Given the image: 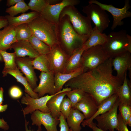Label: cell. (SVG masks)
I'll list each match as a JSON object with an SVG mask.
<instances>
[{
  "label": "cell",
  "instance_id": "obj_23",
  "mask_svg": "<svg viewBox=\"0 0 131 131\" xmlns=\"http://www.w3.org/2000/svg\"><path fill=\"white\" fill-rule=\"evenodd\" d=\"M118 98L117 94H115L103 100L99 105L98 109L94 115L89 119L83 120L82 125L84 127L88 126L96 117L109 110L113 107Z\"/></svg>",
  "mask_w": 131,
  "mask_h": 131
},
{
  "label": "cell",
  "instance_id": "obj_4",
  "mask_svg": "<svg viewBox=\"0 0 131 131\" xmlns=\"http://www.w3.org/2000/svg\"><path fill=\"white\" fill-rule=\"evenodd\" d=\"M28 24L32 35L51 48L59 44L57 35V26L40 15Z\"/></svg>",
  "mask_w": 131,
  "mask_h": 131
},
{
  "label": "cell",
  "instance_id": "obj_47",
  "mask_svg": "<svg viewBox=\"0 0 131 131\" xmlns=\"http://www.w3.org/2000/svg\"><path fill=\"white\" fill-rule=\"evenodd\" d=\"M8 107L7 104L4 105H0V113L5 111L7 109Z\"/></svg>",
  "mask_w": 131,
  "mask_h": 131
},
{
  "label": "cell",
  "instance_id": "obj_1",
  "mask_svg": "<svg viewBox=\"0 0 131 131\" xmlns=\"http://www.w3.org/2000/svg\"><path fill=\"white\" fill-rule=\"evenodd\" d=\"M111 58L96 68L84 72L68 81L66 87L82 90L92 96L99 105L116 94L123 82L113 74Z\"/></svg>",
  "mask_w": 131,
  "mask_h": 131
},
{
  "label": "cell",
  "instance_id": "obj_6",
  "mask_svg": "<svg viewBox=\"0 0 131 131\" xmlns=\"http://www.w3.org/2000/svg\"><path fill=\"white\" fill-rule=\"evenodd\" d=\"M70 90V88L66 87L55 94L47 95L37 98L31 97L29 95L25 93L21 100V103L27 105L26 107L22 109L24 115L29 113L32 114L35 110H38L42 112L50 113V111L46 104L48 101L55 95L60 93L67 92Z\"/></svg>",
  "mask_w": 131,
  "mask_h": 131
},
{
  "label": "cell",
  "instance_id": "obj_34",
  "mask_svg": "<svg viewBox=\"0 0 131 131\" xmlns=\"http://www.w3.org/2000/svg\"><path fill=\"white\" fill-rule=\"evenodd\" d=\"M0 52L2 56L4 63L3 69H14L17 67L16 62V56L14 52L9 53L0 50Z\"/></svg>",
  "mask_w": 131,
  "mask_h": 131
},
{
  "label": "cell",
  "instance_id": "obj_49",
  "mask_svg": "<svg viewBox=\"0 0 131 131\" xmlns=\"http://www.w3.org/2000/svg\"><path fill=\"white\" fill-rule=\"evenodd\" d=\"M0 61L1 62L3 61V58L2 55L0 52Z\"/></svg>",
  "mask_w": 131,
  "mask_h": 131
},
{
  "label": "cell",
  "instance_id": "obj_31",
  "mask_svg": "<svg viewBox=\"0 0 131 131\" xmlns=\"http://www.w3.org/2000/svg\"><path fill=\"white\" fill-rule=\"evenodd\" d=\"M15 30L17 41H28L32 35L31 30L27 23L22 24L15 26Z\"/></svg>",
  "mask_w": 131,
  "mask_h": 131
},
{
  "label": "cell",
  "instance_id": "obj_30",
  "mask_svg": "<svg viewBox=\"0 0 131 131\" xmlns=\"http://www.w3.org/2000/svg\"><path fill=\"white\" fill-rule=\"evenodd\" d=\"M61 1L59 0H30L27 5L30 9L40 14L47 4L53 5Z\"/></svg>",
  "mask_w": 131,
  "mask_h": 131
},
{
  "label": "cell",
  "instance_id": "obj_11",
  "mask_svg": "<svg viewBox=\"0 0 131 131\" xmlns=\"http://www.w3.org/2000/svg\"><path fill=\"white\" fill-rule=\"evenodd\" d=\"M47 55L50 71L54 74L58 73H62L69 56L59 44L51 48L50 52Z\"/></svg>",
  "mask_w": 131,
  "mask_h": 131
},
{
  "label": "cell",
  "instance_id": "obj_2",
  "mask_svg": "<svg viewBox=\"0 0 131 131\" xmlns=\"http://www.w3.org/2000/svg\"><path fill=\"white\" fill-rule=\"evenodd\" d=\"M57 32L59 45L69 56L76 49L81 47L89 37L78 34L66 16L59 21Z\"/></svg>",
  "mask_w": 131,
  "mask_h": 131
},
{
  "label": "cell",
  "instance_id": "obj_44",
  "mask_svg": "<svg viewBox=\"0 0 131 131\" xmlns=\"http://www.w3.org/2000/svg\"><path fill=\"white\" fill-rule=\"evenodd\" d=\"M21 0H7L6 5L8 7L14 5Z\"/></svg>",
  "mask_w": 131,
  "mask_h": 131
},
{
  "label": "cell",
  "instance_id": "obj_3",
  "mask_svg": "<svg viewBox=\"0 0 131 131\" xmlns=\"http://www.w3.org/2000/svg\"><path fill=\"white\" fill-rule=\"evenodd\" d=\"M102 46L112 58L127 52L131 53V36L125 30L112 32L107 35V41Z\"/></svg>",
  "mask_w": 131,
  "mask_h": 131
},
{
  "label": "cell",
  "instance_id": "obj_28",
  "mask_svg": "<svg viewBox=\"0 0 131 131\" xmlns=\"http://www.w3.org/2000/svg\"><path fill=\"white\" fill-rule=\"evenodd\" d=\"M127 72L122 85L118 89L117 94L120 102L131 106V85L127 79Z\"/></svg>",
  "mask_w": 131,
  "mask_h": 131
},
{
  "label": "cell",
  "instance_id": "obj_20",
  "mask_svg": "<svg viewBox=\"0 0 131 131\" xmlns=\"http://www.w3.org/2000/svg\"><path fill=\"white\" fill-rule=\"evenodd\" d=\"M15 26L8 25L0 30V50L6 51L10 48L12 45L17 41Z\"/></svg>",
  "mask_w": 131,
  "mask_h": 131
},
{
  "label": "cell",
  "instance_id": "obj_25",
  "mask_svg": "<svg viewBox=\"0 0 131 131\" xmlns=\"http://www.w3.org/2000/svg\"><path fill=\"white\" fill-rule=\"evenodd\" d=\"M66 92L55 95L47 103V106L49 109L50 114L54 118L58 119L60 115L61 105L63 99L66 95Z\"/></svg>",
  "mask_w": 131,
  "mask_h": 131
},
{
  "label": "cell",
  "instance_id": "obj_45",
  "mask_svg": "<svg viewBox=\"0 0 131 131\" xmlns=\"http://www.w3.org/2000/svg\"><path fill=\"white\" fill-rule=\"evenodd\" d=\"M4 90L2 87L0 88V105H2L4 100Z\"/></svg>",
  "mask_w": 131,
  "mask_h": 131
},
{
  "label": "cell",
  "instance_id": "obj_50",
  "mask_svg": "<svg viewBox=\"0 0 131 131\" xmlns=\"http://www.w3.org/2000/svg\"><path fill=\"white\" fill-rule=\"evenodd\" d=\"M69 131H72L71 129H69Z\"/></svg>",
  "mask_w": 131,
  "mask_h": 131
},
{
  "label": "cell",
  "instance_id": "obj_27",
  "mask_svg": "<svg viewBox=\"0 0 131 131\" xmlns=\"http://www.w3.org/2000/svg\"><path fill=\"white\" fill-rule=\"evenodd\" d=\"M85 117L83 114L78 110L72 108L67 118V123L70 129L72 131H81L80 124Z\"/></svg>",
  "mask_w": 131,
  "mask_h": 131
},
{
  "label": "cell",
  "instance_id": "obj_15",
  "mask_svg": "<svg viewBox=\"0 0 131 131\" xmlns=\"http://www.w3.org/2000/svg\"><path fill=\"white\" fill-rule=\"evenodd\" d=\"M33 59L29 57H16L17 66L25 75L28 82L33 90L37 86L38 79L32 64Z\"/></svg>",
  "mask_w": 131,
  "mask_h": 131
},
{
  "label": "cell",
  "instance_id": "obj_21",
  "mask_svg": "<svg viewBox=\"0 0 131 131\" xmlns=\"http://www.w3.org/2000/svg\"><path fill=\"white\" fill-rule=\"evenodd\" d=\"M3 76H6L9 74L13 76L17 81L21 83L24 86L25 93L29 95L31 97L34 98H39L37 93L35 92L25 77L23 76V74L17 67L14 69H3L2 71Z\"/></svg>",
  "mask_w": 131,
  "mask_h": 131
},
{
  "label": "cell",
  "instance_id": "obj_22",
  "mask_svg": "<svg viewBox=\"0 0 131 131\" xmlns=\"http://www.w3.org/2000/svg\"><path fill=\"white\" fill-rule=\"evenodd\" d=\"M84 71L82 66L75 71L68 73H58L54 74L55 86L57 92L61 90L63 86L68 81L79 75Z\"/></svg>",
  "mask_w": 131,
  "mask_h": 131
},
{
  "label": "cell",
  "instance_id": "obj_42",
  "mask_svg": "<svg viewBox=\"0 0 131 131\" xmlns=\"http://www.w3.org/2000/svg\"><path fill=\"white\" fill-rule=\"evenodd\" d=\"M0 128L5 131L8 130L9 129V126L3 118H0Z\"/></svg>",
  "mask_w": 131,
  "mask_h": 131
},
{
  "label": "cell",
  "instance_id": "obj_26",
  "mask_svg": "<svg viewBox=\"0 0 131 131\" xmlns=\"http://www.w3.org/2000/svg\"><path fill=\"white\" fill-rule=\"evenodd\" d=\"M107 39V35L105 33H101L95 26L83 45L86 46V50L93 46L103 45L106 41Z\"/></svg>",
  "mask_w": 131,
  "mask_h": 131
},
{
  "label": "cell",
  "instance_id": "obj_33",
  "mask_svg": "<svg viewBox=\"0 0 131 131\" xmlns=\"http://www.w3.org/2000/svg\"><path fill=\"white\" fill-rule=\"evenodd\" d=\"M30 8L24 0H21L14 5L7 8L5 12L10 16H14L18 14L25 13Z\"/></svg>",
  "mask_w": 131,
  "mask_h": 131
},
{
  "label": "cell",
  "instance_id": "obj_48",
  "mask_svg": "<svg viewBox=\"0 0 131 131\" xmlns=\"http://www.w3.org/2000/svg\"><path fill=\"white\" fill-rule=\"evenodd\" d=\"M127 125H128L129 126L131 127V116H130L128 119Z\"/></svg>",
  "mask_w": 131,
  "mask_h": 131
},
{
  "label": "cell",
  "instance_id": "obj_43",
  "mask_svg": "<svg viewBox=\"0 0 131 131\" xmlns=\"http://www.w3.org/2000/svg\"><path fill=\"white\" fill-rule=\"evenodd\" d=\"M88 126L92 129V131H105L98 127L97 126L96 123H94L93 121L89 124Z\"/></svg>",
  "mask_w": 131,
  "mask_h": 131
},
{
  "label": "cell",
  "instance_id": "obj_39",
  "mask_svg": "<svg viewBox=\"0 0 131 131\" xmlns=\"http://www.w3.org/2000/svg\"><path fill=\"white\" fill-rule=\"evenodd\" d=\"M118 123L115 129L118 131H129L127 125L124 122L120 112L118 114Z\"/></svg>",
  "mask_w": 131,
  "mask_h": 131
},
{
  "label": "cell",
  "instance_id": "obj_37",
  "mask_svg": "<svg viewBox=\"0 0 131 131\" xmlns=\"http://www.w3.org/2000/svg\"><path fill=\"white\" fill-rule=\"evenodd\" d=\"M71 102L68 98L65 97L61 102L60 111L65 119H67L69 115L72 108Z\"/></svg>",
  "mask_w": 131,
  "mask_h": 131
},
{
  "label": "cell",
  "instance_id": "obj_36",
  "mask_svg": "<svg viewBox=\"0 0 131 131\" xmlns=\"http://www.w3.org/2000/svg\"><path fill=\"white\" fill-rule=\"evenodd\" d=\"M118 108L124 122L127 125L128 119L131 116V106L119 102Z\"/></svg>",
  "mask_w": 131,
  "mask_h": 131
},
{
  "label": "cell",
  "instance_id": "obj_24",
  "mask_svg": "<svg viewBox=\"0 0 131 131\" xmlns=\"http://www.w3.org/2000/svg\"><path fill=\"white\" fill-rule=\"evenodd\" d=\"M40 14L36 12L32 11L27 13H23L16 16H12L6 15L5 16L7 19L8 25L16 26L25 23L28 24L35 19Z\"/></svg>",
  "mask_w": 131,
  "mask_h": 131
},
{
  "label": "cell",
  "instance_id": "obj_35",
  "mask_svg": "<svg viewBox=\"0 0 131 131\" xmlns=\"http://www.w3.org/2000/svg\"><path fill=\"white\" fill-rule=\"evenodd\" d=\"M86 94L82 90L79 89H73L66 92V96L70 100L72 108L79 102L84 97Z\"/></svg>",
  "mask_w": 131,
  "mask_h": 131
},
{
  "label": "cell",
  "instance_id": "obj_8",
  "mask_svg": "<svg viewBox=\"0 0 131 131\" xmlns=\"http://www.w3.org/2000/svg\"><path fill=\"white\" fill-rule=\"evenodd\" d=\"M82 58L84 72L96 68L110 58L101 45L93 46L85 50Z\"/></svg>",
  "mask_w": 131,
  "mask_h": 131
},
{
  "label": "cell",
  "instance_id": "obj_10",
  "mask_svg": "<svg viewBox=\"0 0 131 131\" xmlns=\"http://www.w3.org/2000/svg\"><path fill=\"white\" fill-rule=\"evenodd\" d=\"M80 3L79 0H62L56 4H47L40 15L49 21L57 26L60 14L64 8L68 6H74Z\"/></svg>",
  "mask_w": 131,
  "mask_h": 131
},
{
  "label": "cell",
  "instance_id": "obj_29",
  "mask_svg": "<svg viewBox=\"0 0 131 131\" xmlns=\"http://www.w3.org/2000/svg\"><path fill=\"white\" fill-rule=\"evenodd\" d=\"M32 63L34 69L39 70L41 72L46 73L50 72L47 55L39 54L33 59Z\"/></svg>",
  "mask_w": 131,
  "mask_h": 131
},
{
  "label": "cell",
  "instance_id": "obj_16",
  "mask_svg": "<svg viewBox=\"0 0 131 131\" xmlns=\"http://www.w3.org/2000/svg\"><path fill=\"white\" fill-rule=\"evenodd\" d=\"M131 53L127 52L112 58V66L117 73L116 76L123 82L125 73L131 70Z\"/></svg>",
  "mask_w": 131,
  "mask_h": 131
},
{
  "label": "cell",
  "instance_id": "obj_5",
  "mask_svg": "<svg viewBox=\"0 0 131 131\" xmlns=\"http://www.w3.org/2000/svg\"><path fill=\"white\" fill-rule=\"evenodd\" d=\"M66 16L75 31L79 35L89 37L93 28L91 20L87 16L82 15L74 6H68L62 10L59 21Z\"/></svg>",
  "mask_w": 131,
  "mask_h": 131
},
{
  "label": "cell",
  "instance_id": "obj_40",
  "mask_svg": "<svg viewBox=\"0 0 131 131\" xmlns=\"http://www.w3.org/2000/svg\"><path fill=\"white\" fill-rule=\"evenodd\" d=\"M58 119L59 121V127L60 128L59 131H69V127L66 119L61 113Z\"/></svg>",
  "mask_w": 131,
  "mask_h": 131
},
{
  "label": "cell",
  "instance_id": "obj_13",
  "mask_svg": "<svg viewBox=\"0 0 131 131\" xmlns=\"http://www.w3.org/2000/svg\"><path fill=\"white\" fill-rule=\"evenodd\" d=\"M31 114L32 125H35L38 128L41 129V126L42 125L47 131H57V126L59 121L58 119L53 117L50 113H44L37 110Z\"/></svg>",
  "mask_w": 131,
  "mask_h": 131
},
{
  "label": "cell",
  "instance_id": "obj_41",
  "mask_svg": "<svg viewBox=\"0 0 131 131\" xmlns=\"http://www.w3.org/2000/svg\"><path fill=\"white\" fill-rule=\"evenodd\" d=\"M8 25V20L5 16H0V29Z\"/></svg>",
  "mask_w": 131,
  "mask_h": 131
},
{
  "label": "cell",
  "instance_id": "obj_17",
  "mask_svg": "<svg viewBox=\"0 0 131 131\" xmlns=\"http://www.w3.org/2000/svg\"><path fill=\"white\" fill-rule=\"evenodd\" d=\"M98 105L91 95L86 93L84 96L73 108L82 112L86 120L91 118L97 111Z\"/></svg>",
  "mask_w": 131,
  "mask_h": 131
},
{
  "label": "cell",
  "instance_id": "obj_18",
  "mask_svg": "<svg viewBox=\"0 0 131 131\" xmlns=\"http://www.w3.org/2000/svg\"><path fill=\"white\" fill-rule=\"evenodd\" d=\"M11 48L14 50L16 57L27 56L34 59L39 54L28 41H17L12 45Z\"/></svg>",
  "mask_w": 131,
  "mask_h": 131
},
{
  "label": "cell",
  "instance_id": "obj_19",
  "mask_svg": "<svg viewBox=\"0 0 131 131\" xmlns=\"http://www.w3.org/2000/svg\"><path fill=\"white\" fill-rule=\"evenodd\" d=\"M86 49L84 45L76 49L69 56L64 67L63 73H68L73 72L83 66L82 55Z\"/></svg>",
  "mask_w": 131,
  "mask_h": 131
},
{
  "label": "cell",
  "instance_id": "obj_14",
  "mask_svg": "<svg viewBox=\"0 0 131 131\" xmlns=\"http://www.w3.org/2000/svg\"><path fill=\"white\" fill-rule=\"evenodd\" d=\"M39 78L40 79L39 84L33 90L38 94L39 98L43 96L47 93L51 95L57 92L53 73L51 72L49 73L41 72Z\"/></svg>",
  "mask_w": 131,
  "mask_h": 131
},
{
  "label": "cell",
  "instance_id": "obj_9",
  "mask_svg": "<svg viewBox=\"0 0 131 131\" xmlns=\"http://www.w3.org/2000/svg\"><path fill=\"white\" fill-rule=\"evenodd\" d=\"M89 3L96 4L105 11L110 13L113 17V21L111 29L114 30L118 26L123 25L124 24L123 20L131 16V12L129 10L131 6L129 0H125L123 7L121 8H116L112 4L102 3L96 0H90Z\"/></svg>",
  "mask_w": 131,
  "mask_h": 131
},
{
  "label": "cell",
  "instance_id": "obj_32",
  "mask_svg": "<svg viewBox=\"0 0 131 131\" xmlns=\"http://www.w3.org/2000/svg\"><path fill=\"white\" fill-rule=\"evenodd\" d=\"M28 41L39 54L47 55L50 51L51 48L50 47L33 35Z\"/></svg>",
  "mask_w": 131,
  "mask_h": 131
},
{
  "label": "cell",
  "instance_id": "obj_38",
  "mask_svg": "<svg viewBox=\"0 0 131 131\" xmlns=\"http://www.w3.org/2000/svg\"><path fill=\"white\" fill-rule=\"evenodd\" d=\"M8 93L11 98L14 99H17L22 96L23 92L19 87L16 85H13L9 88Z\"/></svg>",
  "mask_w": 131,
  "mask_h": 131
},
{
  "label": "cell",
  "instance_id": "obj_12",
  "mask_svg": "<svg viewBox=\"0 0 131 131\" xmlns=\"http://www.w3.org/2000/svg\"><path fill=\"white\" fill-rule=\"evenodd\" d=\"M119 102L118 98L110 109L94 118L97 122L98 127L105 131H115L118 123L117 111Z\"/></svg>",
  "mask_w": 131,
  "mask_h": 131
},
{
  "label": "cell",
  "instance_id": "obj_46",
  "mask_svg": "<svg viewBox=\"0 0 131 131\" xmlns=\"http://www.w3.org/2000/svg\"><path fill=\"white\" fill-rule=\"evenodd\" d=\"M25 131H41L42 129L38 128V130L36 131H34L33 130H31L30 129L29 130L28 127V125L29 124V122L27 121L25 119Z\"/></svg>",
  "mask_w": 131,
  "mask_h": 131
},
{
  "label": "cell",
  "instance_id": "obj_51",
  "mask_svg": "<svg viewBox=\"0 0 131 131\" xmlns=\"http://www.w3.org/2000/svg\"><path fill=\"white\" fill-rule=\"evenodd\" d=\"M1 1V0H0V2Z\"/></svg>",
  "mask_w": 131,
  "mask_h": 131
},
{
  "label": "cell",
  "instance_id": "obj_7",
  "mask_svg": "<svg viewBox=\"0 0 131 131\" xmlns=\"http://www.w3.org/2000/svg\"><path fill=\"white\" fill-rule=\"evenodd\" d=\"M82 8V12L93 22L98 31L103 33L110 22L109 16L106 11L98 5L91 3H89Z\"/></svg>",
  "mask_w": 131,
  "mask_h": 131
}]
</instances>
